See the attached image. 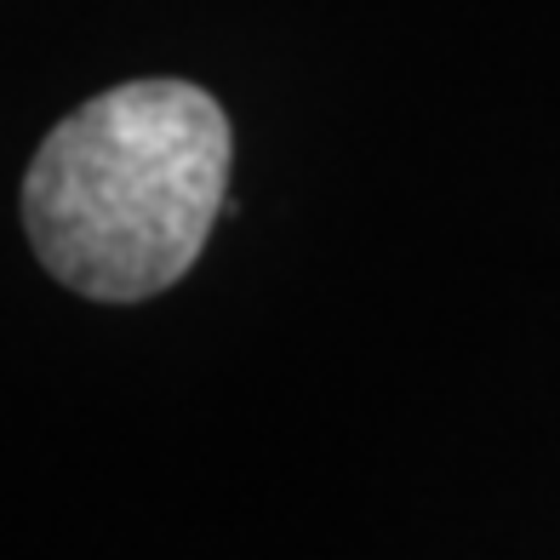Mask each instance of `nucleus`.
Instances as JSON below:
<instances>
[{
	"label": "nucleus",
	"mask_w": 560,
	"mask_h": 560,
	"mask_svg": "<svg viewBox=\"0 0 560 560\" xmlns=\"http://www.w3.org/2000/svg\"><path fill=\"white\" fill-rule=\"evenodd\" d=\"M223 184L218 97L189 81H126L52 126L23 177V223L69 292L138 303L200 258Z\"/></svg>",
	"instance_id": "f257e3e1"
}]
</instances>
